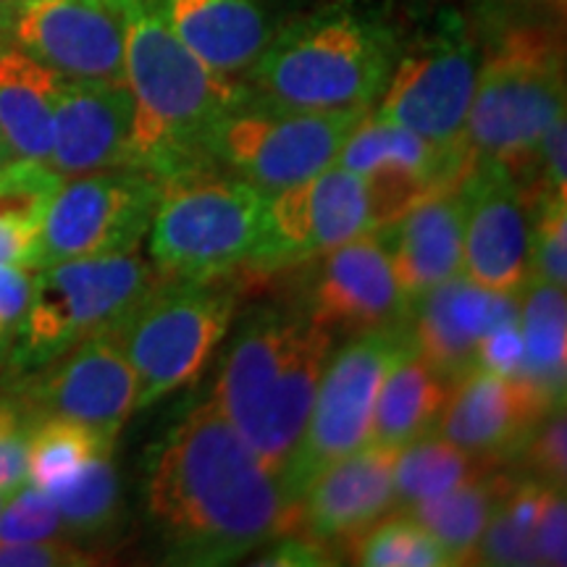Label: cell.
<instances>
[{
    "label": "cell",
    "mask_w": 567,
    "mask_h": 567,
    "mask_svg": "<svg viewBox=\"0 0 567 567\" xmlns=\"http://www.w3.org/2000/svg\"><path fill=\"white\" fill-rule=\"evenodd\" d=\"M147 513L182 565H226L297 534V505L279 476L213 402L184 415L155 446Z\"/></svg>",
    "instance_id": "obj_1"
},
{
    "label": "cell",
    "mask_w": 567,
    "mask_h": 567,
    "mask_svg": "<svg viewBox=\"0 0 567 567\" xmlns=\"http://www.w3.org/2000/svg\"><path fill=\"white\" fill-rule=\"evenodd\" d=\"M124 84L134 103L130 168L158 182L213 168L205 137L252 92L205 66L168 30L158 0L126 9Z\"/></svg>",
    "instance_id": "obj_2"
},
{
    "label": "cell",
    "mask_w": 567,
    "mask_h": 567,
    "mask_svg": "<svg viewBox=\"0 0 567 567\" xmlns=\"http://www.w3.org/2000/svg\"><path fill=\"white\" fill-rule=\"evenodd\" d=\"M334 337L302 310H260L243 326L210 402L279 476L300 442Z\"/></svg>",
    "instance_id": "obj_3"
},
{
    "label": "cell",
    "mask_w": 567,
    "mask_h": 567,
    "mask_svg": "<svg viewBox=\"0 0 567 567\" xmlns=\"http://www.w3.org/2000/svg\"><path fill=\"white\" fill-rule=\"evenodd\" d=\"M394 66L381 27L352 11H323L276 32L247 71L266 101L300 111H368Z\"/></svg>",
    "instance_id": "obj_4"
},
{
    "label": "cell",
    "mask_w": 567,
    "mask_h": 567,
    "mask_svg": "<svg viewBox=\"0 0 567 567\" xmlns=\"http://www.w3.org/2000/svg\"><path fill=\"white\" fill-rule=\"evenodd\" d=\"M266 193L216 168L161 182L151 258L163 281H221L250 258Z\"/></svg>",
    "instance_id": "obj_5"
},
{
    "label": "cell",
    "mask_w": 567,
    "mask_h": 567,
    "mask_svg": "<svg viewBox=\"0 0 567 567\" xmlns=\"http://www.w3.org/2000/svg\"><path fill=\"white\" fill-rule=\"evenodd\" d=\"M27 313L13 337V371H40L71 347L111 334L158 284L137 250L38 268Z\"/></svg>",
    "instance_id": "obj_6"
},
{
    "label": "cell",
    "mask_w": 567,
    "mask_h": 567,
    "mask_svg": "<svg viewBox=\"0 0 567 567\" xmlns=\"http://www.w3.org/2000/svg\"><path fill=\"white\" fill-rule=\"evenodd\" d=\"M565 113V53L555 32L515 27L481 61L465 124L473 158L515 161Z\"/></svg>",
    "instance_id": "obj_7"
},
{
    "label": "cell",
    "mask_w": 567,
    "mask_h": 567,
    "mask_svg": "<svg viewBox=\"0 0 567 567\" xmlns=\"http://www.w3.org/2000/svg\"><path fill=\"white\" fill-rule=\"evenodd\" d=\"M237 297L218 281L155 284L118 326V344L137 375V410L193 384L234 321Z\"/></svg>",
    "instance_id": "obj_8"
},
{
    "label": "cell",
    "mask_w": 567,
    "mask_h": 567,
    "mask_svg": "<svg viewBox=\"0 0 567 567\" xmlns=\"http://www.w3.org/2000/svg\"><path fill=\"white\" fill-rule=\"evenodd\" d=\"M365 113L287 109L250 92L208 132L205 153L213 168L276 193L334 166Z\"/></svg>",
    "instance_id": "obj_9"
},
{
    "label": "cell",
    "mask_w": 567,
    "mask_h": 567,
    "mask_svg": "<svg viewBox=\"0 0 567 567\" xmlns=\"http://www.w3.org/2000/svg\"><path fill=\"white\" fill-rule=\"evenodd\" d=\"M408 339V323L400 329L365 331L352 337L326 363L308 423L281 473L284 494L292 505L318 473L371 442L379 386Z\"/></svg>",
    "instance_id": "obj_10"
},
{
    "label": "cell",
    "mask_w": 567,
    "mask_h": 567,
    "mask_svg": "<svg viewBox=\"0 0 567 567\" xmlns=\"http://www.w3.org/2000/svg\"><path fill=\"white\" fill-rule=\"evenodd\" d=\"M161 182L140 168H103L61 182L34 252L38 268L134 252L151 229Z\"/></svg>",
    "instance_id": "obj_11"
},
{
    "label": "cell",
    "mask_w": 567,
    "mask_h": 567,
    "mask_svg": "<svg viewBox=\"0 0 567 567\" xmlns=\"http://www.w3.org/2000/svg\"><path fill=\"white\" fill-rule=\"evenodd\" d=\"M373 229H379V216L371 184L342 166H329L310 179L266 193L258 239L245 268L255 276L279 274Z\"/></svg>",
    "instance_id": "obj_12"
},
{
    "label": "cell",
    "mask_w": 567,
    "mask_h": 567,
    "mask_svg": "<svg viewBox=\"0 0 567 567\" xmlns=\"http://www.w3.org/2000/svg\"><path fill=\"white\" fill-rule=\"evenodd\" d=\"M478 61L457 19L394 61L373 116L408 126L439 145H465Z\"/></svg>",
    "instance_id": "obj_13"
},
{
    "label": "cell",
    "mask_w": 567,
    "mask_h": 567,
    "mask_svg": "<svg viewBox=\"0 0 567 567\" xmlns=\"http://www.w3.org/2000/svg\"><path fill=\"white\" fill-rule=\"evenodd\" d=\"M308 264L313 268L305 281L300 310L331 337H358L408 323L410 302L375 231L331 247Z\"/></svg>",
    "instance_id": "obj_14"
},
{
    "label": "cell",
    "mask_w": 567,
    "mask_h": 567,
    "mask_svg": "<svg viewBox=\"0 0 567 567\" xmlns=\"http://www.w3.org/2000/svg\"><path fill=\"white\" fill-rule=\"evenodd\" d=\"M465 197L463 276L488 292L520 295L530 281V205L507 168L471 158L460 179Z\"/></svg>",
    "instance_id": "obj_15"
},
{
    "label": "cell",
    "mask_w": 567,
    "mask_h": 567,
    "mask_svg": "<svg viewBox=\"0 0 567 567\" xmlns=\"http://www.w3.org/2000/svg\"><path fill=\"white\" fill-rule=\"evenodd\" d=\"M126 9L113 0H21L13 38L63 80L124 82Z\"/></svg>",
    "instance_id": "obj_16"
},
{
    "label": "cell",
    "mask_w": 567,
    "mask_h": 567,
    "mask_svg": "<svg viewBox=\"0 0 567 567\" xmlns=\"http://www.w3.org/2000/svg\"><path fill=\"white\" fill-rule=\"evenodd\" d=\"M27 386L32 417H69L116 442L137 410V375L116 334H97L71 347Z\"/></svg>",
    "instance_id": "obj_17"
},
{
    "label": "cell",
    "mask_w": 567,
    "mask_h": 567,
    "mask_svg": "<svg viewBox=\"0 0 567 567\" xmlns=\"http://www.w3.org/2000/svg\"><path fill=\"white\" fill-rule=\"evenodd\" d=\"M557 405L526 379L471 368L452 381L434 434L496 465L513 463L538 423Z\"/></svg>",
    "instance_id": "obj_18"
},
{
    "label": "cell",
    "mask_w": 567,
    "mask_h": 567,
    "mask_svg": "<svg viewBox=\"0 0 567 567\" xmlns=\"http://www.w3.org/2000/svg\"><path fill=\"white\" fill-rule=\"evenodd\" d=\"M517 318L520 295L488 292L457 274L410 302L408 334L444 379L455 381L476 365L481 339Z\"/></svg>",
    "instance_id": "obj_19"
},
{
    "label": "cell",
    "mask_w": 567,
    "mask_h": 567,
    "mask_svg": "<svg viewBox=\"0 0 567 567\" xmlns=\"http://www.w3.org/2000/svg\"><path fill=\"white\" fill-rule=\"evenodd\" d=\"M134 103L124 82L63 80L53 113L48 166L63 179L130 168Z\"/></svg>",
    "instance_id": "obj_20"
},
{
    "label": "cell",
    "mask_w": 567,
    "mask_h": 567,
    "mask_svg": "<svg viewBox=\"0 0 567 567\" xmlns=\"http://www.w3.org/2000/svg\"><path fill=\"white\" fill-rule=\"evenodd\" d=\"M396 450L368 442L310 481L297 499V534L321 544L350 542L394 509Z\"/></svg>",
    "instance_id": "obj_21"
},
{
    "label": "cell",
    "mask_w": 567,
    "mask_h": 567,
    "mask_svg": "<svg viewBox=\"0 0 567 567\" xmlns=\"http://www.w3.org/2000/svg\"><path fill=\"white\" fill-rule=\"evenodd\" d=\"M392 260L408 302L463 271L465 197L446 184L410 205L392 224L373 229Z\"/></svg>",
    "instance_id": "obj_22"
},
{
    "label": "cell",
    "mask_w": 567,
    "mask_h": 567,
    "mask_svg": "<svg viewBox=\"0 0 567 567\" xmlns=\"http://www.w3.org/2000/svg\"><path fill=\"white\" fill-rule=\"evenodd\" d=\"M161 17L218 74L237 80L274 38L264 0H158Z\"/></svg>",
    "instance_id": "obj_23"
},
{
    "label": "cell",
    "mask_w": 567,
    "mask_h": 567,
    "mask_svg": "<svg viewBox=\"0 0 567 567\" xmlns=\"http://www.w3.org/2000/svg\"><path fill=\"white\" fill-rule=\"evenodd\" d=\"M471 158L467 145H439L408 126L365 113L344 140L334 166L360 176L375 172L408 174L429 187H446L463 179Z\"/></svg>",
    "instance_id": "obj_24"
},
{
    "label": "cell",
    "mask_w": 567,
    "mask_h": 567,
    "mask_svg": "<svg viewBox=\"0 0 567 567\" xmlns=\"http://www.w3.org/2000/svg\"><path fill=\"white\" fill-rule=\"evenodd\" d=\"M450 389L452 381L444 379L408 339L379 386L371 444L400 450L415 439L434 434Z\"/></svg>",
    "instance_id": "obj_25"
},
{
    "label": "cell",
    "mask_w": 567,
    "mask_h": 567,
    "mask_svg": "<svg viewBox=\"0 0 567 567\" xmlns=\"http://www.w3.org/2000/svg\"><path fill=\"white\" fill-rule=\"evenodd\" d=\"M63 76L21 48H0V134L19 158H51Z\"/></svg>",
    "instance_id": "obj_26"
},
{
    "label": "cell",
    "mask_w": 567,
    "mask_h": 567,
    "mask_svg": "<svg viewBox=\"0 0 567 567\" xmlns=\"http://www.w3.org/2000/svg\"><path fill=\"white\" fill-rule=\"evenodd\" d=\"M509 484H513V476L502 473L499 467V471L467 481L444 494L429 496V499L396 509V513H405L415 523H421L446 551L452 565H471L473 549Z\"/></svg>",
    "instance_id": "obj_27"
},
{
    "label": "cell",
    "mask_w": 567,
    "mask_h": 567,
    "mask_svg": "<svg viewBox=\"0 0 567 567\" xmlns=\"http://www.w3.org/2000/svg\"><path fill=\"white\" fill-rule=\"evenodd\" d=\"M61 182L45 161L19 158L0 166V264L34 271L42 218Z\"/></svg>",
    "instance_id": "obj_28"
},
{
    "label": "cell",
    "mask_w": 567,
    "mask_h": 567,
    "mask_svg": "<svg viewBox=\"0 0 567 567\" xmlns=\"http://www.w3.org/2000/svg\"><path fill=\"white\" fill-rule=\"evenodd\" d=\"M523 375L549 400L565 402L567 375V305L565 289L555 284L528 281L520 289Z\"/></svg>",
    "instance_id": "obj_29"
},
{
    "label": "cell",
    "mask_w": 567,
    "mask_h": 567,
    "mask_svg": "<svg viewBox=\"0 0 567 567\" xmlns=\"http://www.w3.org/2000/svg\"><path fill=\"white\" fill-rule=\"evenodd\" d=\"M499 467L502 465L492 460L460 450L439 434L415 439V442L400 446L394 457V513L499 471Z\"/></svg>",
    "instance_id": "obj_30"
},
{
    "label": "cell",
    "mask_w": 567,
    "mask_h": 567,
    "mask_svg": "<svg viewBox=\"0 0 567 567\" xmlns=\"http://www.w3.org/2000/svg\"><path fill=\"white\" fill-rule=\"evenodd\" d=\"M544 481L513 478L505 496L488 517L471 563L499 567H528L538 563L536 515L542 502Z\"/></svg>",
    "instance_id": "obj_31"
},
{
    "label": "cell",
    "mask_w": 567,
    "mask_h": 567,
    "mask_svg": "<svg viewBox=\"0 0 567 567\" xmlns=\"http://www.w3.org/2000/svg\"><path fill=\"white\" fill-rule=\"evenodd\" d=\"M111 439L87 429V425L69 421V417L42 415L34 417L27 442V478L42 492L66 481L92 457L113 452Z\"/></svg>",
    "instance_id": "obj_32"
},
{
    "label": "cell",
    "mask_w": 567,
    "mask_h": 567,
    "mask_svg": "<svg viewBox=\"0 0 567 567\" xmlns=\"http://www.w3.org/2000/svg\"><path fill=\"white\" fill-rule=\"evenodd\" d=\"M59 507L69 534H97L109 528L118 515V476L109 455L92 457L66 481L45 492Z\"/></svg>",
    "instance_id": "obj_33"
},
{
    "label": "cell",
    "mask_w": 567,
    "mask_h": 567,
    "mask_svg": "<svg viewBox=\"0 0 567 567\" xmlns=\"http://www.w3.org/2000/svg\"><path fill=\"white\" fill-rule=\"evenodd\" d=\"M354 565L368 567H446L452 559L436 538L405 513L384 515L350 538Z\"/></svg>",
    "instance_id": "obj_34"
},
{
    "label": "cell",
    "mask_w": 567,
    "mask_h": 567,
    "mask_svg": "<svg viewBox=\"0 0 567 567\" xmlns=\"http://www.w3.org/2000/svg\"><path fill=\"white\" fill-rule=\"evenodd\" d=\"M530 281H567V197L547 195L530 205Z\"/></svg>",
    "instance_id": "obj_35"
},
{
    "label": "cell",
    "mask_w": 567,
    "mask_h": 567,
    "mask_svg": "<svg viewBox=\"0 0 567 567\" xmlns=\"http://www.w3.org/2000/svg\"><path fill=\"white\" fill-rule=\"evenodd\" d=\"M66 534L53 499L27 481L0 505V538L3 542H51Z\"/></svg>",
    "instance_id": "obj_36"
},
{
    "label": "cell",
    "mask_w": 567,
    "mask_h": 567,
    "mask_svg": "<svg viewBox=\"0 0 567 567\" xmlns=\"http://www.w3.org/2000/svg\"><path fill=\"white\" fill-rule=\"evenodd\" d=\"M567 425H565V405H557L551 413L536 425L534 434L520 450L523 467L528 478L544 481V484L565 486L567 478Z\"/></svg>",
    "instance_id": "obj_37"
},
{
    "label": "cell",
    "mask_w": 567,
    "mask_h": 567,
    "mask_svg": "<svg viewBox=\"0 0 567 567\" xmlns=\"http://www.w3.org/2000/svg\"><path fill=\"white\" fill-rule=\"evenodd\" d=\"M32 413L24 402L0 400V496H9L27 481V442Z\"/></svg>",
    "instance_id": "obj_38"
},
{
    "label": "cell",
    "mask_w": 567,
    "mask_h": 567,
    "mask_svg": "<svg viewBox=\"0 0 567 567\" xmlns=\"http://www.w3.org/2000/svg\"><path fill=\"white\" fill-rule=\"evenodd\" d=\"M536 549L542 565L563 567L567 563L565 486L544 484L536 515Z\"/></svg>",
    "instance_id": "obj_39"
},
{
    "label": "cell",
    "mask_w": 567,
    "mask_h": 567,
    "mask_svg": "<svg viewBox=\"0 0 567 567\" xmlns=\"http://www.w3.org/2000/svg\"><path fill=\"white\" fill-rule=\"evenodd\" d=\"M523 360H526V352H523L520 318H517V321L496 326L481 339L473 368H484V371L507 375V379H520Z\"/></svg>",
    "instance_id": "obj_40"
},
{
    "label": "cell",
    "mask_w": 567,
    "mask_h": 567,
    "mask_svg": "<svg viewBox=\"0 0 567 567\" xmlns=\"http://www.w3.org/2000/svg\"><path fill=\"white\" fill-rule=\"evenodd\" d=\"M90 563L92 559L84 551L59 538H51V542H3L0 538V567H71Z\"/></svg>",
    "instance_id": "obj_41"
},
{
    "label": "cell",
    "mask_w": 567,
    "mask_h": 567,
    "mask_svg": "<svg viewBox=\"0 0 567 567\" xmlns=\"http://www.w3.org/2000/svg\"><path fill=\"white\" fill-rule=\"evenodd\" d=\"M32 281L30 268L0 264V350L17 337L32 297Z\"/></svg>",
    "instance_id": "obj_42"
},
{
    "label": "cell",
    "mask_w": 567,
    "mask_h": 567,
    "mask_svg": "<svg viewBox=\"0 0 567 567\" xmlns=\"http://www.w3.org/2000/svg\"><path fill=\"white\" fill-rule=\"evenodd\" d=\"M9 145H6V140H3V134H0V166H3L6 161H9Z\"/></svg>",
    "instance_id": "obj_43"
},
{
    "label": "cell",
    "mask_w": 567,
    "mask_h": 567,
    "mask_svg": "<svg viewBox=\"0 0 567 567\" xmlns=\"http://www.w3.org/2000/svg\"><path fill=\"white\" fill-rule=\"evenodd\" d=\"M113 3H118V6H124V9H130V6L137 3V0H113Z\"/></svg>",
    "instance_id": "obj_44"
},
{
    "label": "cell",
    "mask_w": 567,
    "mask_h": 567,
    "mask_svg": "<svg viewBox=\"0 0 567 567\" xmlns=\"http://www.w3.org/2000/svg\"><path fill=\"white\" fill-rule=\"evenodd\" d=\"M3 3H17V0H0V6H3Z\"/></svg>",
    "instance_id": "obj_45"
},
{
    "label": "cell",
    "mask_w": 567,
    "mask_h": 567,
    "mask_svg": "<svg viewBox=\"0 0 567 567\" xmlns=\"http://www.w3.org/2000/svg\"><path fill=\"white\" fill-rule=\"evenodd\" d=\"M0 505H3V496H0Z\"/></svg>",
    "instance_id": "obj_46"
}]
</instances>
